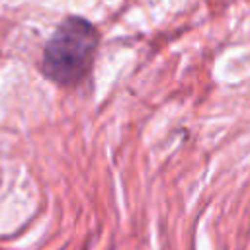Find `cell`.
Returning <instances> with one entry per match:
<instances>
[{
  "label": "cell",
  "mask_w": 250,
  "mask_h": 250,
  "mask_svg": "<svg viewBox=\"0 0 250 250\" xmlns=\"http://www.w3.org/2000/svg\"><path fill=\"white\" fill-rule=\"evenodd\" d=\"M98 31L82 18H66L43 51V70L59 84L78 82L92 64Z\"/></svg>",
  "instance_id": "1"
}]
</instances>
